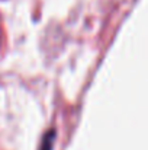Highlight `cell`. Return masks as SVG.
<instances>
[{
	"label": "cell",
	"instance_id": "obj_1",
	"mask_svg": "<svg viewBox=\"0 0 148 150\" xmlns=\"http://www.w3.org/2000/svg\"><path fill=\"white\" fill-rule=\"evenodd\" d=\"M54 137H55V131L54 130H49L48 133L44 136V139H42V144H41V149L39 150H52Z\"/></svg>",
	"mask_w": 148,
	"mask_h": 150
}]
</instances>
